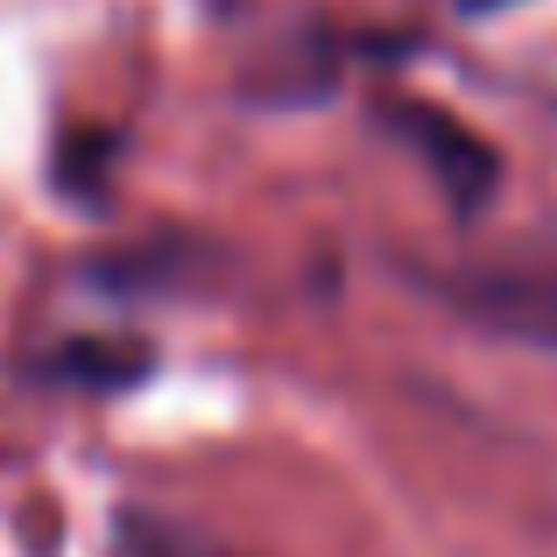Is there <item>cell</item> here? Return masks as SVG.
Wrapping results in <instances>:
<instances>
[{
  "label": "cell",
  "mask_w": 557,
  "mask_h": 557,
  "mask_svg": "<svg viewBox=\"0 0 557 557\" xmlns=\"http://www.w3.org/2000/svg\"><path fill=\"white\" fill-rule=\"evenodd\" d=\"M395 127H403V141L431 163V177L445 184V198L459 205V212H480V205L494 198V184H502V156H494L466 121L403 99V107H395Z\"/></svg>",
  "instance_id": "cell-1"
},
{
  "label": "cell",
  "mask_w": 557,
  "mask_h": 557,
  "mask_svg": "<svg viewBox=\"0 0 557 557\" xmlns=\"http://www.w3.org/2000/svg\"><path fill=\"white\" fill-rule=\"evenodd\" d=\"M451 297H459L480 325L557 346V283H544V275H466Z\"/></svg>",
  "instance_id": "cell-2"
},
{
  "label": "cell",
  "mask_w": 557,
  "mask_h": 557,
  "mask_svg": "<svg viewBox=\"0 0 557 557\" xmlns=\"http://www.w3.org/2000/svg\"><path fill=\"white\" fill-rule=\"evenodd\" d=\"M121 536H127V544H135L141 557H212L205 544H190V536H177L170 522H149V516H127V522H121Z\"/></svg>",
  "instance_id": "cell-3"
},
{
  "label": "cell",
  "mask_w": 557,
  "mask_h": 557,
  "mask_svg": "<svg viewBox=\"0 0 557 557\" xmlns=\"http://www.w3.org/2000/svg\"><path fill=\"white\" fill-rule=\"evenodd\" d=\"M64 374H78V381H127V374H141V354H127V360H107V354H92V339H78L64 360H57Z\"/></svg>",
  "instance_id": "cell-4"
},
{
  "label": "cell",
  "mask_w": 557,
  "mask_h": 557,
  "mask_svg": "<svg viewBox=\"0 0 557 557\" xmlns=\"http://www.w3.org/2000/svg\"><path fill=\"white\" fill-rule=\"evenodd\" d=\"M487 8H508V0H466V14H487Z\"/></svg>",
  "instance_id": "cell-5"
}]
</instances>
